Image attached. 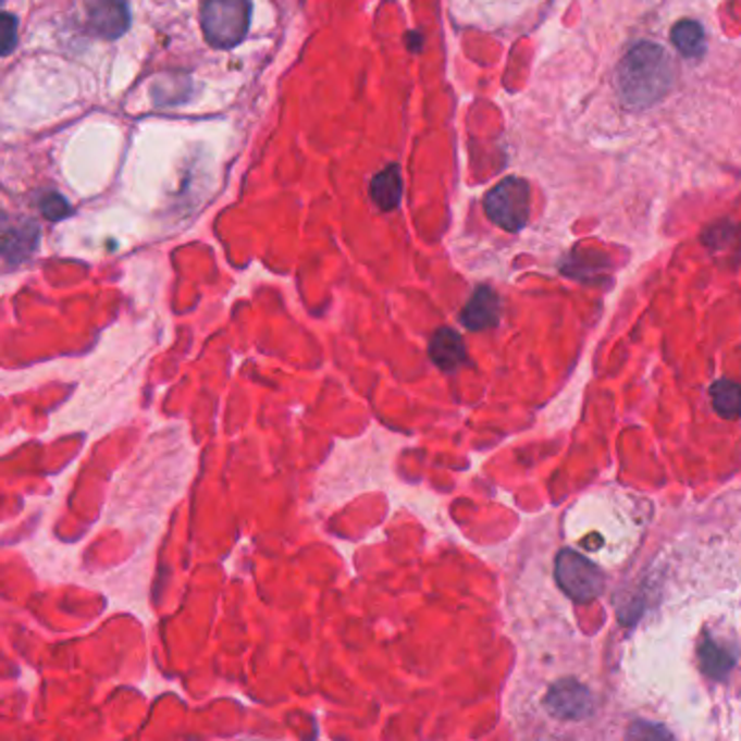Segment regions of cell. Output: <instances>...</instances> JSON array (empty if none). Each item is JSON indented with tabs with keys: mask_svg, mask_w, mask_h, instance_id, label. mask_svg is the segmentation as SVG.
I'll return each mask as SVG.
<instances>
[{
	"mask_svg": "<svg viewBox=\"0 0 741 741\" xmlns=\"http://www.w3.org/2000/svg\"><path fill=\"white\" fill-rule=\"evenodd\" d=\"M616 83L629 109H649L672 89L675 61L662 44L638 41L618 63Z\"/></svg>",
	"mask_w": 741,
	"mask_h": 741,
	"instance_id": "1",
	"label": "cell"
},
{
	"mask_svg": "<svg viewBox=\"0 0 741 741\" xmlns=\"http://www.w3.org/2000/svg\"><path fill=\"white\" fill-rule=\"evenodd\" d=\"M252 4L244 0H211L200 7V26L213 48L237 46L250 28Z\"/></svg>",
	"mask_w": 741,
	"mask_h": 741,
	"instance_id": "2",
	"label": "cell"
},
{
	"mask_svg": "<svg viewBox=\"0 0 741 741\" xmlns=\"http://www.w3.org/2000/svg\"><path fill=\"white\" fill-rule=\"evenodd\" d=\"M483 207L496 226L518 233L531 215V187L520 176H507L487 192Z\"/></svg>",
	"mask_w": 741,
	"mask_h": 741,
	"instance_id": "3",
	"label": "cell"
},
{
	"mask_svg": "<svg viewBox=\"0 0 741 741\" xmlns=\"http://www.w3.org/2000/svg\"><path fill=\"white\" fill-rule=\"evenodd\" d=\"M559 588L577 603H592L605 590V575L588 557L577 551L564 548L555 564Z\"/></svg>",
	"mask_w": 741,
	"mask_h": 741,
	"instance_id": "4",
	"label": "cell"
},
{
	"mask_svg": "<svg viewBox=\"0 0 741 741\" xmlns=\"http://www.w3.org/2000/svg\"><path fill=\"white\" fill-rule=\"evenodd\" d=\"M546 709L557 720L579 723L592 714L594 699L583 683L575 679H564L548 690Z\"/></svg>",
	"mask_w": 741,
	"mask_h": 741,
	"instance_id": "5",
	"label": "cell"
},
{
	"mask_svg": "<svg viewBox=\"0 0 741 741\" xmlns=\"http://www.w3.org/2000/svg\"><path fill=\"white\" fill-rule=\"evenodd\" d=\"M498 320H501L498 294L487 285L477 287L472 298L466 302V307L461 311V324L470 331H487V329L496 326Z\"/></svg>",
	"mask_w": 741,
	"mask_h": 741,
	"instance_id": "6",
	"label": "cell"
},
{
	"mask_svg": "<svg viewBox=\"0 0 741 741\" xmlns=\"http://www.w3.org/2000/svg\"><path fill=\"white\" fill-rule=\"evenodd\" d=\"M85 9H87V28L96 37L115 39L131 24L128 7L122 2H91Z\"/></svg>",
	"mask_w": 741,
	"mask_h": 741,
	"instance_id": "7",
	"label": "cell"
},
{
	"mask_svg": "<svg viewBox=\"0 0 741 741\" xmlns=\"http://www.w3.org/2000/svg\"><path fill=\"white\" fill-rule=\"evenodd\" d=\"M429 357L444 372H453L468 361V353H466V344L461 335L446 326L435 331V335L431 337Z\"/></svg>",
	"mask_w": 741,
	"mask_h": 741,
	"instance_id": "8",
	"label": "cell"
},
{
	"mask_svg": "<svg viewBox=\"0 0 741 741\" xmlns=\"http://www.w3.org/2000/svg\"><path fill=\"white\" fill-rule=\"evenodd\" d=\"M370 198L383 211H394L403 198V174L398 163H390L370 181Z\"/></svg>",
	"mask_w": 741,
	"mask_h": 741,
	"instance_id": "9",
	"label": "cell"
},
{
	"mask_svg": "<svg viewBox=\"0 0 741 741\" xmlns=\"http://www.w3.org/2000/svg\"><path fill=\"white\" fill-rule=\"evenodd\" d=\"M39 229L30 220H17V224L4 226V246L2 255L7 261H22L37 248Z\"/></svg>",
	"mask_w": 741,
	"mask_h": 741,
	"instance_id": "10",
	"label": "cell"
},
{
	"mask_svg": "<svg viewBox=\"0 0 741 741\" xmlns=\"http://www.w3.org/2000/svg\"><path fill=\"white\" fill-rule=\"evenodd\" d=\"M672 44L679 48L681 54L686 57H701L707 48V37L705 28L696 20H681L672 26Z\"/></svg>",
	"mask_w": 741,
	"mask_h": 741,
	"instance_id": "11",
	"label": "cell"
},
{
	"mask_svg": "<svg viewBox=\"0 0 741 741\" xmlns=\"http://www.w3.org/2000/svg\"><path fill=\"white\" fill-rule=\"evenodd\" d=\"M701 666H703V672L707 677H712L716 681H723L733 670L736 657L725 646H720L718 642L707 638L703 642V646H701Z\"/></svg>",
	"mask_w": 741,
	"mask_h": 741,
	"instance_id": "12",
	"label": "cell"
},
{
	"mask_svg": "<svg viewBox=\"0 0 741 741\" xmlns=\"http://www.w3.org/2000/svg\"><path fill=\"white\" fill-rule=\"evenodd\" d=\"M712 405L727 420L741 418V385L736 381H716L712 385Z\"/></svg>",
	"mask_w": 741,
	"mask_h": 741,
	"instance_id": "13",
	"label": "cell"
},
{
	"mask_svg": "<svg viewBox=\"0 0 741 741\" xmlns=\"http://www.w3.org/2000/svg\"><path fill=\"white\" fill-rule=\"evenodd\" d=\"M627 741H675L670 731L662 725L655 723H646V720H638L629 727L627 733Z\"/></svg>",
	"mask_w": 741,
	"mask_h": 741,
	"instance_id": "14",
	"label": "cell"
},
{
	"mask_svg": "<svg viewBox=\"0 0 741 741\" xmlns=\"http://www.w3.org/2000/svg\"><path fill=\"white\" fill-rule=\"evenodd\" d=\"M41 213L48 218V220H61V218H65L67 213H70V205L65 202V198L63 196H59V194H48L46 198H41Z\"/></svg>",
	"mask_w": 741,
	"mask_h": 741,
	"instance_id": "15",
	"label": "cell"
},
{
	"mask_svg": "<svg viewBox=\"0 0 741 741\" xmlns=\"http://www.w3.org/2000/svg\"><path fill=\"white\" fill-rule=\"evenodd\" d=\"M0 33H2V54H9L17 41V20L11 13H2L0 17Z\"/></svg>",
	"mask_w": 741,
	"mask_h": 741,
	"instance_id": "16",
	"label": "cell"
}]
</instances>
